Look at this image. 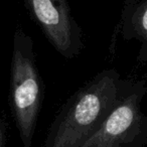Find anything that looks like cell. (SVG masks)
Listing matches in <instances>:
<instances>
[{
	"label": "cell",
	"mask_w": 147,
	"mask_h": 147,
	"mask_svg": "<svg viewBox=\"0 0 147 147\" xmlns=\"http://www.w3.org/2000/svg\"><path fill=\"white\" fill-rule=\"evenodd\" d=\"M119 100L118 75L112 69L100 73L61 107L43 147H82Z\"/></svg>",
	"instance_id": "1"
},
{
	"label": "cell",
	"mask_w": 147,
	"mask_h": 147,
	"mask_svg": "<svg viewBox=\"0 0 147 147\" xmlns=\"http://www.w3.org/2000/svg\"><path fill=\"white\" fill-rule=\"evenodd\" d=\"M43 99V83L35 61L33 40L22 28L13 35L9 104L22 147L32 146Z\"/></svg>",
	"instance_id": "2"
},
{
	"label": "cell",
	"mask_w": 147,
	"mask_h": 147,
	"mask_svg": "<svg viewBox=\"0 0 147 147\" xmlns=\"http://www.w3.org/2000/svg\"><path fill=\"white\" fill-rule=\"evenodd\" d=\"M30 18L61 55L73 59L84 47L81 26L67 0H22Z\"/></svg>",
	"instance_id": "3"
},
{
	"label": "cell",
	"mask_w": 147,
	"mask_h": 147,
	"mask_svg": "<svg viewBox=\"0 0 147 147\" xmlns=\"http://www.w3.org/2000/svg\"><path fill=\"white\" fill-rule=\"evenodd\" d=\"M139 123L138 96L131 94L118 101L98 130L82 147H121L134 139Z\"/></svg>",
	"instance_id": "4"
},
{
	"label": "cell",
	"mask_w": 147,
	"mask_h": 147,
	"mask_svg": "<svg viewBox=\"0 0 147 147\" xmlns=\"http://www.w3.org/2000/svg\"><path fill=\"white\" fill-rule=\"evenodd\" d=\"M130 23L138 34L147 39V3L136 9L132 14Z\"/></svg>",
	"instance_id": "5"
},
{
	"label": "cell",
	"mask_w": 147,
	"mask_h": 147,
	"mask_svg": "<svg viewBox=\"0 0 147 147\" xmlns=\"http://www.w3.org/2000/svg\"><path fill=\"white\" fill-rule=\"evenodd\" d=\"M8 134V125L5 120L0 116V147H5L7 142Z\"/></svg>",
	"instance_id": "6"
}]
</instances>
